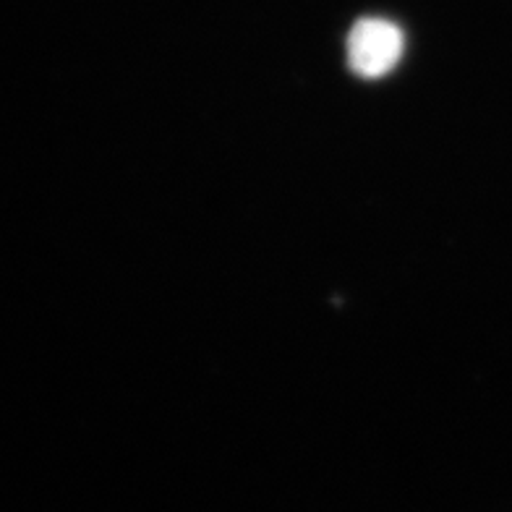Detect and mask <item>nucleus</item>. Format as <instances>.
<instances>
[{
  "mask_svg": "<svg viewBox=\"0 0 512 512\" xmlns=\"http://www.w3.org/2000/svg\"><path fill=\"white\" fill-rule=\"evenodd\" d=\"M405 50L403 29L387 19H361L348 32V66L361 79H382Z\"/></svg>",
  "mask_w": 512,
  "mask_h": 512,
  "instance_id": "f257e3e1",
  "label": "nucleus"
}]
</instances>
